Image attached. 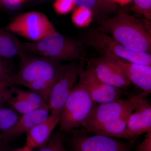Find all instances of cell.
I'll return each instance as SVG.
<instances>
[{
	"label": "cell",
	"instance_id": "6da1fadb",
	"mask_svg": "<svg viewBox=\"0 0 151 151\" xmlns=\"http://www.w3.org/2000/svg\"><path fill=\"white\" fill-rule=\"evenodd\" d=\"M98 30L131 50L151 54L150 32L139 21L125 12L106 19Z\"/></svg>",
	"mask_w": 151,
	"mask_h": 151
},
{
	"label": "cell",
	"instance_id": "7a4b0ae2",
	"mask_svg": "<svg viewBox=\"0 0 151 151\" xmlns=\"http://www.w3.org/2000/svg\"><path fill=\"white\" fill-rule=\"evenodd\" d=\"M20 67L15 78V85L27 87L36 83L54 86L62 72L63 65L59 61L27 52L20 57Z\"/></svg>",
	"mask_w": 151,
	"mask_h": 151
},
{
	"label": "cell",
	"instance_id": "3957f363",
	"mask_svg": "<svg viewBox=\"0 0 151 151\" xmlns=\"http://www.w3.org/2000/svg\"><path fill=\"white\" fill-rule=\"evenodd\" d=\"M27 53L60 62L80 58L82 47L77 41L65 37L57 31L37 42H22Z\"/></svg>",
	"mask_w": 151,
	"mask_h": 151
},
{
	"label": "cell",
	"instance_id": "277c9868",
	"mask_svg": "<svg viewBox=\"0 0 151 151\" xmlns=\"http://www.w3.org/2000/svg\"><path fill=\"white\" fill-rule=\"evenodd\" d=\"M96 104L79 79L63 107L59 123L60 132H70L81 126Z\"/></svg>",
	"mask_w": 151,
	"mask_h": 151
},
{
	"label": "cell",
	"instance_id": "5b68a950",
	"mask_svg": "<svg viewBox=\"0 0 151 151\" xmlns=\"http://www.w3.org/2000/svg\"><path fill=\"white\" fill-rule=\"evenodd\" d=\"M6 29L31 42H37L56 31L45 14L35 11L26 12L14 17Z\"/></svg>",
	"mask_w": 151,
	"mask_h": 151
},
{
	"label": "cell",
	"instance_id": "8992f818",
	"mask_svg": "<svg viewBox=\"0 0 151 151\" xmlns=\"http://www.w3.org/2000/svg\"><path fill=\"white\" fill-rule=\"evenodd\" d=\"M86 43L102 53H110L129 62L151 65V54L131 50L107 34L98 30L87 34Z\"/></svg>",
	"mask_w": 151,
	"mask_h": 151
},
{
	"label": "cell",
	"instance_id": "52a82bcc",
	"mask_svg": "<svg viewBox=\"0 0 151 151\" xmlns=\"http://www.w3.org/2000/svg\"><path fill=\"white\" fill-rule=\"evenodd\" d=\"M147 96L142 92L128 97L134 109L129 116L122 139L133 140L151 129V106Z\"/></svg>",
	"mask_w": 151,
	"mask_h": 151
},
{
	"label": "cell",
	"instance_id": "ba28073f",
	"mask_svg": "<svg viewBox=\"0 0 151 151\" xmlns=\"http://www.w3.org/2000/svg\"><path fill=\"white\" fill-rule=\"evenodd\" d=\"M134 108L128 98L120 99L102 104H95L88 118L82 124L80 133L86 134L95 127L114 121L132 112Z\"/></svg>",
	"mask_w": 151,
	"mask_h": 151
},
{
	"label": "cell",
	"instance_id": "9c48e42d",
	"mask_svg": "<svg viewBox=\"0 0 151 151\" xmlns=\"http://www.w3.org/2000/svg\"><path fill=\"white\" fill-rule=\"evenodd\" d=\"M80 67L75 63L63 65L61 74L52 89L47 105L52 113H62L78 77Z\"/></svg>",
	"mask_w": 151,
	"mask_h": 151
},
{
	"label": "cell",
	"instance_id": "30bf717a",
	"mask_svg": "<svg viewBox=\"0 0 151 151\" xmlns=\"http://www.w3.org/2000/svg\"><path fill=\"white\" fill-rule=\"evenodd\" d=\"M70 132L71 151H132L129 144L114 138L100 135L89 136L74 130Z\"/></svg>",
	"mask_w": 151,
	"mask_h": 151
},
{
	"label": "cell",
	"instance_id": "8fae6325",
	"mask_svg": "<svg viewBox=\"0 0 151 151\" xmlns=\"http://www.w3.org/2000/svg\"><path fill=\"white\" fill-rule=\"evenodd\" d=\"M78 77L85 85L92 100L96 104L115 101L120 99L122 96V91L119 88L101 81L89 65L84 71L80 69Z\"/></svg>",
	"mask_w": 151,
	"mask_h": 151
},
{
	"label": "cell",
	"instance_id": "7c38bea8",
	"mask_svg": "<svg viewBox=\"0 0 151 151\" xmlns=\"http://www.w3.org/2000/svg\"><path fill=\"white\" fill-rule=\"evenodd\" d=\"M89 66L97 78L105 84L120 89L131 83L124 69L107 57L93 60Z\"/></svg>",
	"mask_w": 151,
	"mask_h": 151
},
{
	"label": "cell",
	"instance_id": "4fadbf2b",
	"mask_svg": "<svg viewBox=\"0 0 151 151\" xmlns=\"http://www.w3.org/2000/svg\"><path fill=\"white\" fill-rule=\"evenodd\" d=\"M104 56L116 62L124 69L130 82L148 95L151 92V66L134 63L108 53Z\"/></svg>",
	"mask_w": 151,
	"mask_h": 151
},
{
	"label": "cell",
	"instance_id": "5bb4252c",
	"mask_svg": "<svg viewBox=\"0 0 151 151\" xmlns=\"http://www.w3.org/2000/svg\"><path fill=\"white\" fill-rule=\"evenodd\" d=\"M48 106L42 107L28 113L21 115L18 121L7 131L1 133L6 142L26 133L37 124L45 121L49 116Z\"/></svg>",
	"mask_w": 151,
	"mask_h": 151
},
{
	"label": "cell",
	"instance_id": "9a60e30c",
	"mask_svg": "<svg viewBox=\"0 0 151 151\" xmlns=\"http://www.w3.org/2000/svg\"><path fill=\"white\" fill-rule=\"evenodd\" d=\"M61 113H50L48 118L37 124L25 133L26 145L33 149L44 145L48 140L52 133L61 118Z\"/></svg>",
	"mask_w": 151,
	"mask_h": 151
},
{
	"label": "cell",
	"instance_id": "2e32d148",
	"mask_svg": "<svg viewBox=\"0 0 151 151\" xmlns=\"http://www.w3.org/2000/svg\"><path fill=\"white\" fill-rule=\"evenodd\" d=\"M22 42L7 30L0 29V57L11 58L18 55L21 57L27 53Z\"/></svg>",
	"mask_w": 151,
	"mask_h": 151
},
{
	"label": "cell",
	"instance_id": "e0dca14e",
	"mask_svg": "<svg viewBox=\"0 0 151 151\" xmlns=\"http://www.w3.org/2000/svg\"><path fill=\"white\" fill-rule=\"evenodd\" d=\"M132 112L127 113L114 121L94 127L86 134L92 133L95 135H103L111 137L122 138L127 128L129 116Z\"/></svg>",
	"mask_w": 151,
	"mask_h": 151
},
{
	"label": "cell",
	"instance_id": "ac0fdd59",
	"mask_svg": "<svg viewBox=\"0 0 151 151\" xmlns=\"http://www.w3.org/2000/svg\"><path fill=\"white\" fill-rule=\"evenodd\" d=\"M20 116V114L12 107L0 108V133L1 134L10 129Z\"/></svg>",
	"mask_w": 151,
	"mask_h": 151
},
{
	"label": "cell",
	"instance_id": "d6986e66",
	"mask_svg": "<svg viewBox=\"0 0 151 151\" xmlns=\"http://www.w3.org/2000/svg\"><path fill=\"white\" fill-rule=\"evenodd\" d=\"M10 89L15 97L17 99L25 100L32 104L40 105L42 107L48 106L47 103L39 94L33 91L22 90L15 86H12Z\"/></svg>",
	"mask_w": 151,
	"mask_h": 151
},
{
	"label": "cell",
	"instance_id": "ffe728a7",
	"mask_svg": "<svg viewBox=\"0 0 151 151\" xmlns=\"http://www.w3.org/2000/svg\"><path fill=\"white\" fill-rule=\"evenodd\" d=\"M64 138L60 132L52 134L44 145L39 147L37 151H65L63 145Z\"/></svg>",
	"mask_w": 151,
	"mask_h": 151
},
{
	"label": "cell",
	"instance_id": "44dd1931",
	"mask_svg": "<svg viewBox=\"0 0 151 151\" xmlns=\"http://www.w3.org/2000/svg\"><path fill=\"white\" fill-rule=\"evenodd\" d=\"M16 74L4 58L0 57V84L9 87L14 86Z\"/></svg>",
	"mask_w": 151,
	"mask_h": 151
},
{
	"label": "cell",
	"instance_id": "7402d4cb",
	"mask_svg": "<svg viewBox=\"0 0 151 151\" xmlns=\"http://www.w3.org/2000/svg\"><path fill=\"white\" fill-rule=\"evenodd\" d=\"M9 105L21 115L30 113L39 108L44 107L40 105L32 104L25 100L17 99L15 97L9 102Z\"/></svg>",
	"mask_w": 151,
	"mask_h": 151
},
{
	"label": "cell",
	"instance_id": "603a6c76",
	"mask_svg": "<svg viewBox=\"0 0 151 151\" xmlns=\"http://www.w3.org/2000/svg\"><path fill=\"white\" fill-rule=\"evenodd\" d=\"M29 0H0V10L15 12L19 10ZM40 2H47L50 0H35Z\"/></svg>",
	"mask_w": 151,
	"mask_h": 151
},
{
	"label": "cell",
	"instance_id": "cb8c5ba5",
	"mask_svg": "<svg viewBox=\"0 0 151 151\" xmlns=\"http://www.w3.org/2000/svg\"><path fill=\"white\" fill-rule=\"evenodd\" d=\"M91 11L78 7L73 12L72 20L73 23L78 26H82L85 24V22L89 21Z\"/></svg>",
	"mask_w": 151,
	"mask_h": 151
},
{
	"label": "cell",
	"instance_id": "d4e9b609",
	"mask_svg": "<svg viewBox=\"0 0 151 151\" xmlns=\"http://www.w3.org/2000/svg\"><path fill=\"white\" fill-rule=\"evenodd\" d=\"M75 5L73 0H55L53 4L55 11L60 14L68 13Z\"/></svg>",
	"mask_w": 151,
	"mask_h": 151
},
{
	"label": "cell",
	"instance_id": "484cf974",
	"mask_svg": "<svg viewBox=\"0 0 151 151\" xmlns=\"http://www.w3.org/2000/svg\"><path fill=\"white\" fill-rule=\"evenodd\" d=\"M9 86L0 84V108L8 107L9 103L14 97Z\"/></svg>",
	"mask_w": 151,
	"mask_h": 151
},
{
	"label": "cell",
	"instance_id": "4316f807",
	"mask_svg": "<svg viewBox=\"0 0 151 151\" xmlns=\"http://www.w3.org/2000/svg\"><path fill=\"white\" fill-rule=\"evenodd\" d=\"M135 7L147 19H151V0H134Z\"/></svg>",
	"mask_w": 151,
	"mask_h": 151
},
{
	"label": "cell",
	"instance_id": "83f0119b",
	"mask_svg": "<svg viewBox=\"0 0 151 151\" xmlns=\"http://www.w3.org/2000/svg\"><path fill=\"white\" fill-rule=\"evenodd\" d=\"M75 5L78 7L97 12L99 7L96 0H73Z\"/></svg>",
	"mask_w": 151,
	"mask_h": 151
},
{
	"label": "cell",
	"instance_id": "f1b7e54d",
	"mask_svg": "<svg viewBox=\"0 0 151 151\" xmlns=\"http://www.w3.org/2000/svg\"><path fill=\"white\" fill-rule=\"evenodd\" d=\"M146 133L144 140L138 145L134 151H151V129Z\"/></svg>",
	"mask_w": 151,
	"mask_h": 151
},
{
	"label": "cell",
	"instance_id": "f546056e",
	"mask_svg": "<svg viewBox=\"0 0 151 151\" xmlns=\"http://www.w3.org/2000/svg\"><path fill=\"white\" fill-rule=\"evenodd\" d=\"M100 8L103 10H113L116 8V5L113 0H96Z\"/></svg>",
	"mask_w": 151,
	"mask_h": 151
},
{
	"label": "cell",
	"instance_id": "4dcf8cb0",
	"mask_svg": "<svg viewBox=\"0 0 151 151\" xmlns=\"http://www.w3.org/2000/svg\"><path fill=\"white\" fill-rule=\"evenodd\" d=\"M6 142L4 140L0 133V151H5V144Z\"/></svg>",
	"mask_w": 151,
	"mask_h": 151
},
{
	"label": "cell",
	"instance_id": "1f68e13d",
	"mask_svg": "<svg viewBox=\"0 0 151 151\" xmlns=\"http://www.w3.org/2000/svg\"><path fill=\"white\" fill-rule=\"evenodd\" d=\"M12 151H33V149L25 145L23 147L15 149Z\"/></svg>",
	"mask_w": 151,
	"mask_h": 151
}]
</instances>
